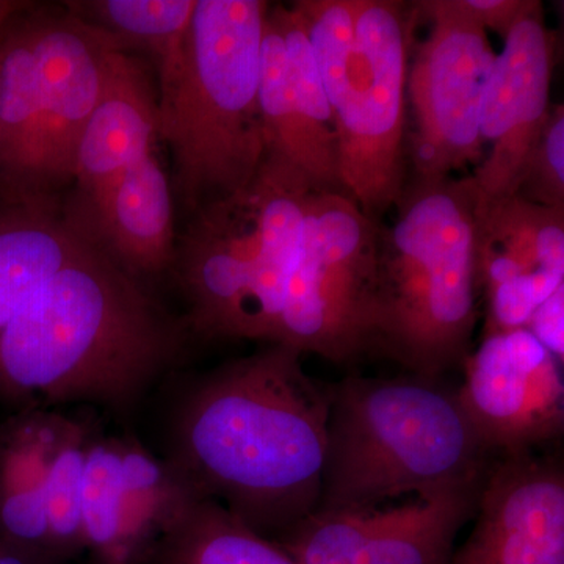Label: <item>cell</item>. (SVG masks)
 Instances as JSON below:
<instances>
[{
  "label": "cell",
  "mask_w": 564,
  "mask_h": 564,
  "mask_svg": "<svg viewBox=\"0 0 564 564\" xmlns=\"http://www.w3.org/2000/svg\"><path fill=\"white\" fill-rule=\"evenodd\" d=\"M302 356L270 344L204 378L182 410L173 463L204 499L265 538L321 503L329 384L304 372Z\"/></svg>",
  "instance_id": "cell-1"
},
{
  "label": "cell",
  "mask_w": 564,
  "mask_h": 564,
  "mask_svg": "<svg viewBox=\"0 0 564 564\" xmlns=\"http://www.w3.org/2000/svg\"><path fill=\"white\" fill-rule=\"evenodd\" d=\"M184 328L95 242L0 333V389L46 403H128L177 358Z\"/></svg>",
  "instance_id": "cell-2"
},
{
  "label": "cell",
  "mask_w": 564,
  "mask_h": 564,
  "mask_svg": "<svg viewBox=\"0 0 564 564\" xmlns=\"http://www.w3.org/2000/svg\"><path fill=\"white\" fill-rule=\"evenodd\" d=\"M378 234L370 350L440 380L469 355L478 321L473 177L404 185Z\"/></svg>",
  "instance_id": "cell-3"
},
{
  "label": "cell",
  "mask_w": 564,
  "mask_h": 564,
  "mask_svg": "<svg viewBox=\"0 0 564 564\" xmlns=\"http://www.w3.org/2000/svg\"><path fill=\"white\" fill-rule=\"evenodd\" d=\"M488 448L437 380L348 377L329 384L317 511L369 510L485 477Z\"/></svg>",
  "instance_id": "cell-4"
},
{
  "label": "cell",
  "mask_w": 564,
  "mask_h": 564,
  "mask_svg": "<svg viewBox=\"0 0 564 564\" xmlns=\"http://www.w3.org/2000/svg\"><path fill=\"white\" fill-rule=\"evenodd\" d=\"M262 0H196L184 55L159 85V137L191 217L247 187L265 159L259 110Z\"/></svg>",
  "instance_id": "cell-5"
},
{
  "label": "cell",
  "mask_w": 564,
  "mask_h": 564,
  "mask_svg": "<svg viewBox=\"0 0 564 564\" xmlns=\"http://www.w3.org/2000/svg\"><path fill=\"white\" fill-rule=\"evenodd\" d=\"M311 182L265 154L254 180L188 217L174 269L203 339L276 343Z\"/></svg>",
  "instance_id": "cell-6"
},
{
  "label": "cell",
  "mask_w": 564,
  "mask_h": 564,
  "mask_svg": "<svg viewBox=\"0 0 564 564\" xmlns=\"http://www.w3.org/2000/svg\"><path fill=\"white\" fill-rule=\"evenodd\" d=\"M413 11V9H411ZM414 13L399 0H355L343 77L328 95L345 195L375 225L406 185V79Z\"/></svg>",
  "instance_id": "cell-7"
},
{
  "label": "cell",
  "mask_w": 564,
  "mask_h": 564,
  "mask_svg": "<svg viewBox=\"0 0 564 564\" xmlns=\"http://www.w3.org/2000/svg\"><path fill=\"white\" fill-rule=\"evenodd\" d=\"M378 234L350 196L311 193L274 344L339 364L369 351Z\"/></svg>",
  "instance_id": "cell-8"
},
{
  "label": "cell",
  "mask_w": 564,
  "mask_h": 564,
  "mask_svg": "<svg viewBox=\"0 0 564 564\" xmlns=\"http://www.w3.org/2000/svg\"><path fill=\"white\" fill-rule=\"evenodd\" d=\"M413 9L430 31L408 63L411 161L417 180H443L481 162V107L497 54L459 0H422Z\"/></svg>",
  "instance_id": "cell-9"
},
{
  "label": "cell",
  "mask_w": 564,
  "mask_h": 564,
  "mask_svg": "<svg viewBox=\"0 0 564 564\" xmlns=\"http://www.w3.org/2000/svg\"><path fill=\"white\" fill-rule=\"evenodd\" d=\"M204 499L173 462L118 437H90L82 485L85 547L98 564H139Z\"/></svg>",
  "instance_id": "cell-10"
},
{
  "label": "cell",
  "mask_w": 564,
  "mask_h": 564,
  "mask_svg": "<svg viewBox=\"0 0 564 564\" xmlns=\"http://www.w3.org/2000/svg\"><path fill=\"white\" fill-rule=\"evenodd\" d=\"M481 480L389 508L315 511L274 540L299 564H448Z\"/></svg>",
  "instance_id": "cell-11"
},
{
  "label": "cell",
  "mask_w": 564,
  "mask_h": 564,
  "mask_svg": "<svg viewBox=\"0 0 564 564\" xmlns=\"http://www.w3.org/2000/svg\"><path fill=\"white\" fill-rule=\"evenodd\" d=\"M462 366L456 397L488 452L530 454L562 436L563 362L529 329L481 334Z\"/></svg>",
  "instance_id": "cell-12"
},
{
  "label": "cell",
  "mask_w": 564,
  "mask_h": 564,
  "mask_svg": "<svg viewBox=\"0 0 564 564\" xmlns=\"http://www.w3.org/2000/svg\"><path fill=\"white\" fill-rule=\"evenodd\" d=\"M258 98L267 154L299 170L315 192L345 193L332 106L293 7L269 6L263 18Z\"/></svg>",
  "instance_id": "cell-13"
},
{
  "label": "cell",
  "mask_w": 564,
  "mask_h": 564,
  "mask_svg": "<svg viewBox=\"0 0 564 564\" xmlns=\"http://www.w3.org/2000/svg\"><path fill=\"white\" fill-rule=\"evenodd\" d=\"M475 272L486 300L481 334L527 328L564 288V210L518 195L477 203Z\"/></svg>",
  "instance_id": "cell-14"
},
{
  "label": "cell",
  "mask_w": 564,
  "mask_h": 564,
  "mask_svg": "<svg viewBox=\"0 0 564 564\" xmlns=\"http://www.w3.org/2000/svg\"><path fill=\"white\" fill-rule=\"evenodd\" d=\"M496 57L481 107V140L489 152L473 174L477 203L513 196L527 154L551 110L555 36L540 0H527Z\"/></svg>",
  "instance_id": "cell-15"
},
{
  "label": "cell",
  "mask_w": 564,
  "mask_h": 564,
  "mask_svg": "<svg viewBox=\"0 0 564 564\" xmlns=\"http://www.w3.org/2000/svg\"><path fill=\"white\" fill-rule=\"evenodd\" d=\"M32 14L43 110L44 191L50 198L62 199L73 185L77 147L117 50L66 6L32 7Z\"/></svg>",
  "instance_id": "cell-16"
},
{
  "label": "cell",
  "mask_w": 564,
  "mask_h": 564,
  "mask_svg": "<svg viewBox=\"0 0 564 564\" xmlns=\"http://www.w3.org/2000/svg\"><path fill=\"white\" fill-rule=\"evenodd\" d=\"M475 514L448 564H564V474L555 459L530 452L488 466Z\"/></svg>",
  "instance_id": "cell-17"
},
{
  "label": "cell",
  "mask_w": 564,
  "mask_h": 564,
  "mask_svg": "<svg viewBox=\"0 0 564 564\" xmlns=\"http://www.w3.org/2000/svg\"><path fill=\"white\" fill-rule=\"evenodd\" d=\"M159 95L147 63L113 51L99 101L82 133L74 161L73 195L98 198L122 173L154 151Z\"/></svg>",
  "instance_id": "cell-18"
},
{
  "label": "cell",
  "mask_w": 564,
  "mask_h": 564,
  "mask_svg": "<svg viewBox=\"0 0 564 564\" xmlns=\"http://www.w3.org/2000/svg\"><path fill=\"white\" fill-rule=\"evenodd\" d=\"M73 198L102 250L132 276H154L174 265V195L155 151L93 202Z\"/></svg>",
  "instance_id": "cell-19"
},
{
  "label": "cell",
  "mask_w": 564,
  "mask_h": 564,
  "mask_svg": "<svg viewBox=\"0 0 564 564\" xmlns=\"http://www.w3.org/2000/svg\"><path fill=\"white\" fill-rule=\"evenodd\" d=\"M98 242L70 193L0 203V333L36 292Z\"/></svg>",
  "instance_id": "cell-20"
},
{
  "label": "cell",
  "mask_w": 564,
  "mask_h": 564,
  "mask_svg": "<svg viewBox=\"0 0 564 564\" xmlns=\"http://www.w3.org/2000/svg\"><path fill=\"white\" fill-rule=\"evenodd\" d=\"M52 202L43 181L33 14L20 2L0 31V203Z\"/></svg>",
  "instance_id": "cell-21"
},
{
  "label": "cell",
  "mask_w": 564,
  "mask_h": 564,
  "mask_svg": "<svg viewBox=\"0 0 564 564\" xmlns=\"http://www.w3.org/2000/svg\"><path fill=\"white\" fill-rule=\"evenodd\" d=\"M63 421L35 414L18 422L0 443V533L22 554L51 552L44 480Z\"/></svg>",
  "instance_id": "cell-22"
},
{
  "label": "cell",
  "mask_w": 564,
  "mask_h": 564,
  "mask_svg": "<svg viewBox=\"0 0 564 564\" xmlns=\"http://www.w3.org/2000/svg\"><path fill=\"white\" fill-rule=\"evenodd\" d=\"M65 6L104 33L115 50L147 58L159 87L180 66L196 0H84Z\"/></svg>",
  "instance_id": "cell-23"
},
{
  "label": "cell",
  "mask_w": 564,
  "mask_h": 564,
  "mask_svg": "<svg viewBox=\"0 0 564 564\" xmlns=\"http://www.w3.org/2000/svg\"><path fill=\"white\" fill-rule=\"evenodd\" d=\"M148 560L155 564H299L274 541L210 499L193 503Z\"/></svg>",
  "instance_id": "cell-24"
},
{
  "label": "cell",
  "mask_w": 564,
  "mask_h": 564,
  "mask_svg": "<svg viewBox=\"0 0 564 564\" xmlns=\"http://www.w3.org/2000/svg\"><path fill=\"white\" fill-rule=\"evenodd\" d=\"M91 433L80 423L63 421L44 480L51 554L69 555L85 547L82 485Z\"/></svg>",
  "instance_id": "cell-25"
},
{
  "label": "cell",
  "mask_w": 564,
  "mask_h": 564,
  "mask_svg": "<svg viewBox=\"0 0 564 564\" xmlns=\"http://www.w3.org/2000/svg\"><path fill=\"white\" fill-rule=\"evenodd\" d=\"M514 195L538 206L564 210L563 104H552L543 129L522 163Z\"/></svg>",
  "instance_id": "cell-26"
},
{
  "label": "cell",
  "mask_w": 564,
  "mask_h": 564,
  "mask_svg": "<svg viewBox=\"0 0 564 564\" xmlns=\"http://www.w3.org/2000/svg\"><path fill=\"white\" fill-rule=\"evenodd\" d=\"M564 288L556 291L536 311L527 329L547 348L558 361L564 358L563 336Z\"/></svg>",
  "instance_id": "cell-27"
},
{
  "label": "cell",
  "mask_w": 564,
  "mask_h": 564,
  "mask_svg": "<svg viewBox=\"0 0 564 564\" xmlns=\"http://www.w3.org/2000/svg\"><path fill=\"white\" fill-rule=\"evenodd\" d=\"M527 0H459L464 10L486 31L499 33L502 39L513 28Z\"/></svg>",
  "instance_id": "cell-28"
},
{
  "label": "cell",
  "mask_w": 564,
  "mask_h": 564,
  "mask_svg": "<svg viewBox=\"0 0 564 564\" xmlns=\"http://www.w3.org/2000/svg\"><path fill=\"white\" fill-rule=\"evenodd\" d=\"M0 564H29L28 555L0 541Z\"/></svg>",
  "instance_id": "cell-29"
},
{
  "label": "cell",
  "mask_w": 564,
  "mask_h": 564,
  "mask_svg": "<svg viewBox=\"0 0 564 564\" xmlns=\"http://www.w3.org/2000/svg\"><path fill=\"white\" fill-rule=\"evenodd\" d=\"M18 3L20 2H9V0H7L6 6L2 7V10H0V31H2V25L3 22H6L7 17H9L11 11L17 9Z\"/></svg>",
  "instance_id": "cell-30"
},
{
  "label": "cell",
  "mask_w": 564,
  "mask_h": 564,
  "mask_svg": "<svg viewBox=\"0 0 564 564\" xmlns=\"http://www.w3.org/2000/svg\"><path fill=\"white\" fill-rule=\"evenodd\" d=\"M7 0H0V10H2V7L6 6Z\"/></svg>",
  "instance_id": "cell-31"
}]
</instances>
